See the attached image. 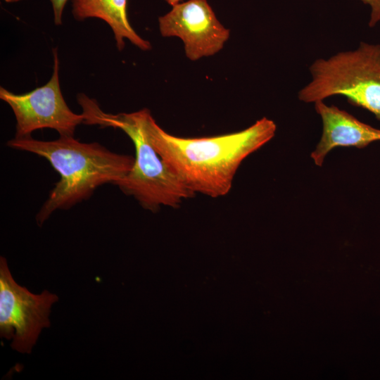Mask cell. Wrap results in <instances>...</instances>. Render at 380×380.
Returning <instances> with one entry per match:
<instances>
[{
    "label": "cell",
    "mask_w": 380,
    "mask_h": 380,
    "mask_svg": "<svg viewBox=\"0 0 380 380\" xmlns=\"http://www.w3.org/2000/svg\"><path fill=\"white\" fill-rule=\"evenodd\" d=\"M151 141L170 170L192 192L212 198L227 195L242 161L275 135L277 125L265 117L236 132L184 138L163 130L151 113L146 122Z\"/></svg>",
    "instance_id": "cell-1"
},
{
    "label": "cell",
    "mask_w": 380,
    "mask_h": 380,
    "mask_svg": "<svg viewBox=\"0 0 380 380\" xmlns=\"http://www.w3.org/2000/svg\"><path fill=\"white\" fill-rule=\"evenodd\" d=\"M68 0H50L53 13V21L56 25L62 24V15Z\"/></svg>",
    "instance_id": "cell-11"
},
{
    "label": "cell",
    "mask_w": 380,
    "mask_h": 380,
    "mask_svg": "<svg viewBox=\"0 0 380 380\" xmlns=\"http://www.w3.org/2000/svg\"><path fill=\"white\" fill-rule=\"evenodd\" d=\"M82 109L84 123L123 131L135 148L134 165L129 172L115 182L127 195L132 196L144 208L155 211L161 205L177 207L195 194L170 170L153 147L147 129V108L113 114L104 112L86 94L77 96Z\"/></svg>",
    "instance_id": "cell-3"
},
{
    "label": "cell",
    "mask_w": 380,
    "mask_h": 380,
    "mask_svg": "<svg viewBox=\"0 0 380 380\" xmlns=\"http://www.w3.org/2000/svg\"><path fill=\"white\" fill-rule=\"evenodd\" d=\"M314 103L323 124L320 140L310 154L316 165L322 166L325 157L335 147L362 148L380 141V129L361 122L335 106H328L323 101Z\"/></svg>",
    "instance_id": "cell-8"
},
{
    "label": "cell",
    "mask_w": 380,
    "mask_h": 380,
    "mask_svg": "<svg viewBox=\"0 0 380 380\" xmlns=\"http://www.w3.org/2000/svg\"><path fill=\"white\" fill-rule=\"evenodd\" d=\"M56 295L48 291L34 294L13 279L6 260L0 259V335L13 338V350L30 353L44 328L50 326L51 305Z\"/></svg>",
    "instance_id": "cell-5"
},
{
    "label": "cell",
    "mask_w": 380,
    "mask_h": 380,
    "mask_svg": "<svg viewBox=\"0 0 380 380\" xmlns=\"http://www.w3.org/2000/svg\"><path fill=\"white\" fill-rule=\"evenodd\" d=\"M310 72L312 80L299 91L300 101L315 103L341 95L380 120V44L362 42L355 50L317 59Z\"/></svg>",
    "instance_id": "cell-4"
},
{
    "label": "cell",
    "mask_w": 380,
    "mask_h": 380,
    "mask_svg": "<svg viewBox=\"0 0 380 380\" xmlns=\"http://www.w3.org/2000/svg\"><path fill=\"white\" fill-rule=\"evenodd\" d=\"M365 4L369 6L371 8L369 26L374 27L380 20V0H360Z\"/></svg>",
    "instance_id": "cell-10"
},
{
    "label": "cell",
    "mask_w": 380,
    "mask_h": 380,
    "mask_svg": "<svg viewBox=\"0 0 380 380\" xmlns=\"http://www.w3.org/2000/svg\"><path fill=\"white\" fill-rule=\"evenodd\" d=\"M127 8V0H72L74 18L82 21L93 18L106 22L113 31L119 51L124 49L125 39L141 50H150V42L138 34L129 23Z\"/></svg>",
    "instance_id": "cell-9"
},
{
    "label": "cell",
    "mask_w": 380,
    "mask_h": 380,
    "mask_svg": "<svg viewBox=\"0 0 380 380\" xmlns=\"http://www.w3.org/2000/svg\"><path fill=\"white\" fill-rule=\"evenodd\" d=\"M4 1L7 2V3H13V2H16V1H20V0H4Z\"/></svg>",
    "instance_id": "cell-13"
},
{
    "label": "cell",
    "mask_w": 380,
    "mask_h": 380,
    "mask_svg": "<svg viewBox=\"0 0 380 380\" xmlns=\"http://www.w3.org/2000/svg\"><path fill=\"white\" fill-rule=\"evenodd\" d=\"M7 146L46 158L60 175L36 215L39 226L54 211L68 209L88 199L99 186L122 179L134 162V156L112 152L97 142H81L74 136H60L53 141L14 137Z\"/></svg>",
    "instance_id": "cell-2"
},
{
    "label": "cell",
    "mask_w": 380,
    "mask_h": 380,
    "mask_svg": "<svg viewBox=\"0 0 380 380\" xmlns=\"http://www.w3.org/2000/svg\"><path fill=\"white\" fill-rule=\"evenodd\" d=\"M53 66L50 80L43 86L25 94H14L3 87L0 99L12 109L16 120L15 137H27L37 129H55L60 136H74L76 127L84 123L82 114L72 112L60 87L58 49H53Z\"/></svg>",
    "instance_id": "cell-6"
},
{
    "label": "cell",
    "mask_w": 380,
    "mask_h": 380,
    "mask_svg": "<svg viewBox=\"0 0 380 380\" xmlns=\"http://www.w3.org/2000/svg\"><path fill=\"white\" fill-rule=\"evenodd\" d=\"M163 1L172 6L177 4L180 3L182 0H163Z\"/></svg>",
    "instance_id": "cell-12"
},
{
    "label": "cell",
    "mask_w": 380,
    "mask_h": 380,
    "mask_svg": "<svg viewBox=\"0 0 380 380\" xmlns=\"http://www.w3.org/2000/svg\"><path fill=\"white\" fill-rule=\"evenodd\" d=\"M163 37H178L186 58L192 61L220 51L229 39L230 31L217 18L207 0H188L172 6L158 18Z\"/></svg>",
    "instance_id": "cell-7"
}]
</instances>
